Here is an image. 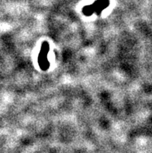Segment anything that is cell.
Returning a JSON list of instances; mask_svg holds the SVG:
<instances>
[{
  "label": "cell",
  "mask_w": 152,
  "mask_h": 153,
  "mask_svg": "<svg viewBox=\"0 0 152 153\" xmlns=\"http://www.w3.org/2000/svg\"><path fill=\"white\" fill-rule=\"evenodd\" d=\"M108 5H109V1L108 0H98L95 3H93V5L84 8L83 12H84V13H86L87 12H89L86 15H90L94 11H96V10L99 11V10H102V9H105L106 7H107Z\"/></svg>",
  "instance_id": "cell-2"
},
{
  "label": "cell",
  "mask_w": 152,
  "mask_h": 153,
  "mask_svg": "<svg viewBox=\"0 0 152 153\" xmlns=\"http://www.w3.org/2000/svg\"><path fill=\"white\" fill-rule=\"evenodd\" d=\"M49 51V45L48 43L45 41L42 45L41 53L39 55L38 62L39 65L43 70H47L49 67L48 60H47V53Z\"/></svg>",
  "instance_id": "cell-1"
}]
</instances>
